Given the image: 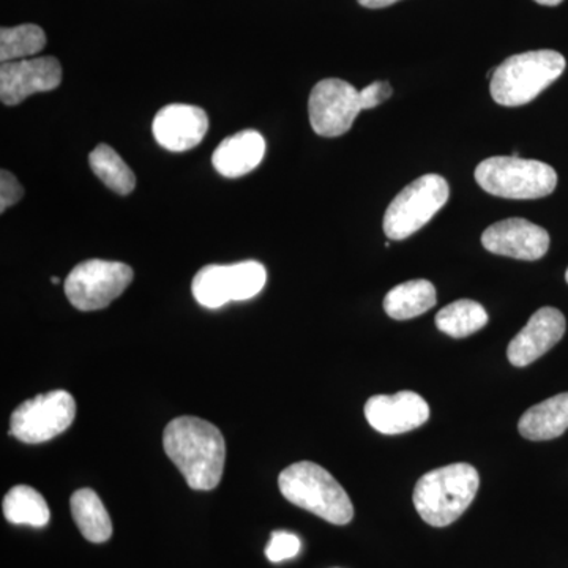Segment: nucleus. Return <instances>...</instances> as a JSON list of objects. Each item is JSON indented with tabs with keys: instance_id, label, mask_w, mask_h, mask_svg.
<instances>
[{
	"instance_id": "obj_1",
	"label": "nucleus",
	"mask_w": 568,
	"mask_h": 568,
	"mask_svg": "<svg viewBox=\"0 0 568 568\" xmlns=\"http://www.w3.org/2000/svg\"><path fill=\"white\" fill-rule=\"evenodd\" d=\"M168 458L196 491H212L223 477L226 444L222 432L200 417L174 418L163 433Z\"/></svg>"
},
{
	"instance_id": "obj_2",
	"label": "nucleus",
	"mask_w": 568,
	"mask_h": 568,
	"mask_svg": "<svg viewBox=\"0 0 568 568\" xmlns=\"http://www.w3.org/2000/svg\"><path fill=\"white\" fill-rule=\"evenodd\" d=\"M480 476L474 466L457 463L425 474L414 489V506L426 525L446 528L476 499Z\"/></svg>"
},
{
	"instance_id": "obj_3",
	"label": "nucleus",
	"mask_w": 568,
	"mask_h": 568,
	"mask_svg": "<svg viewBox=\"0 0 568 568\" xmlns=\"http://www.w3.org/2000/svg\"><path fill=\"white\" fill-rule=\"evenodd\" d=\"M566 58L558 51L540 50L511 55L489 73V92L503 106L532 102L566 70Z\"/></svg>"
},
{
	"instance_id": "obj_4",
	"label": "nucleus",
	"mask_w": 568,
	"mask_h": 568,
	"mask_svg": "<svg viewBox=\"0 0 568 568\" xmlns=\"http://www.w3.org/2000/svg\"><path fill=\"white\" fill-rule=\"evenodd\" d=\"M278 487L291 504L324 521L336 526L353 521L354 506L345 488L316 463L301 462L286 467L280 474Z\"/></svg>"
},
{
	"instance_id": "obj_5",
	"label": "nucleus",
	"mask_w": 568,
	"mask_h": 568,
	"mask_svg": "<svg viewBox=\"0 0 568 568\" xmlns=\"http://www.w3.org/2000/svg\"><path fill=\"white\" fill-rule=\"evenodd\" d=\"M474 175L485 192L504 200H540L558 185L555 168L514 155L484 160Z\"/></svg>"
},
{
	"instance_id": "obj_6",
	"label": "nucleus",
	"mask_w": 568,
	"mask_h": 568,
	"mask_svg": "<svg viewBox=\"0 0 568 568\" xmlns=\"http://www.w3.org/2000/svg\"><path fill=\"white\" fill-rule=\"evenodd\" d=\"M450 196L443 175L425 174L409 183L388 205L384 215V233L392 241H405L429 223Z\"/></svg>"
},
{
	"instance_id": "obj_7",
	"label": "nucleus",
	"mask_w": 568,
	"mask_h": 568,
	"mask_svg": "<svg viewBox=\"0 0 568 568\" xmlns=\"http://www.w3.org/2000/svg\"><path fill=\"white\" fill-rule=\"evenodd\" d=\"M267 272L257 261L233 265L211 264L194 275L193 297L205 308H220L230 302L250 301L264 290Z\"/></svg>"
},
{
	"instance_id": "obj_8",
	"label": "nucleus",
	"mask_w": 568,
	"mask_h": 568,
	"mask_svg": "<svg viewBox=\"0 0 568 568\" xmlns=\"http://www.w3.org/2000/svg\"><path fill=\"white\" fill-rule=\"evenodd\" d=\"M133 268L115 261L91 260L78 264L65 280L70 304L81 312L106 308L133 282Z\"/></svg>"
},
{
	"instance_id": "obj_9",
	"label": "nucleus",
	"mask_w": 568,
	"mask_h": 568,
	"mask_svg": "<svg viewBox=\"0 0 568 568\" xmlns=\"http://www.w3.org/2000/svg\"><path fill=\"white\" fill-rule=\"evenodd\" d=\"M77 417V402L65 390H52L28 399L14 409L9 435L24 444L54 439L70 428Z\"/></svg>"
},
{
	"instance_id": "obj_10",
	"label": "nucleus",
	"mask_w": 568,
	"mask_h": 568,
	"mask_svg": "<svg viewBox=\"0 0 568 568\" xmlns=\"http://www.w3.org/2000/svg\"><path fill=\"white\" fill-rule=\"evenodd\" d=\"M361 108V92L343 80L317 82L310 93V123L320 136L338 138L353 129Z\"/></svg>"
},
{
	"instance_id": "obj_11",
	"label": "nucleus",
	"mask_w": 568,
	"mask_h": 568,
	"mask_svg": "<svg viewBox=\"0 0 568 568\" xmlns=\"http://www.w3.org/2000/svg\"><path fill=\"white\" fill-rule=\"evenodd\" d=\"M61 82V62L51 55L3 62L0 65V100L7 106H14L33 93L54 91Z\"/></svg>"
},
{
	"instance_id": "obj_12",
	"label": "nucleus",
	"mask_w": 568,
	"mask_h": 568,
	"mask_svg": "<svg viewBox=\"0 0 568 568\" xmlns=\"http://www.w3.org/2000/svg\"><path fill=\"white\" fill-rule=\"evenodd\" d=\"M481 244L489 253L519 261H537L547 254V230L525 219H508L491 224L481 235Z\"/></svg>"
},
{
	"instance_id": "obj_13",
	"label": "nucleus",
	"mask_w": 568,
	"mask_h": 568,
	"mask_svg": "<svg viewBox=\"0 0 568 568\" xmlns=\"http://www.w3.org/2000/svg\"><path fill=\"white\" fill-rule=\"evenodd\" d=\"M365 417L383 435H403L428 422L429 406L416 392L376 395L366 402Z\"/></svg>"
},
{
	"instance_id": "obj_14",
	"label": "nucleus",
	"mask_w": 568,
	"mask_h": 568,
	"mask_svg": "<svg viewBox=\"0 0 568 568\" xmlns=\"http://www.w3.org/2000/svg\"><path fill=\"white\" fill-rule=\"evenodd\" d=\"M566 316L558 308L545 306L538 310L508 345V362L518 368L534 364L537 358L558 345L566 334Z\"/></svg>"
},
{
	"instance_id": "obj_15",
	"label": "nucleus",
	"mask_w": 568,
	"mask_h": 568,
	"mask_svg": "<svg viewBox=\"0 0 568 568\" xmlns=\"http://www.w3.org/2000/svg\"><path fill=\"white\" fill-rule=\"evenodd\" d=\"M153 136L163 149L186 152L204 140L209 118L203 108L175 103L164 106L153 119Z\"/></svg>"
},
{
	"instance_id": "obj_16",
	"label": "nucleus",
	"mask_w": 568,
	"mask_h": 568,
	"mask_svg": "<svg viewBox=\"0 0 568 568\" xmlns=\"http://www.w3.org/2000/svg\"><path fill=\"white\" fill-rule=\"evenodd\" d=\"M265 141L263 134L254 130L235 133L226 138L215 149L212 155V164L216 173L223 178H242L252 173L263 162Z\"/></svg>"
},
{
	"instance_id": "obj_17",
	"label": "nucleus",
	"mask_w": 568,
	"mask_h": 568,
	"mask_svg": "<svg viewBox=\"0 0 568 568\" xmlns=\"http://www.w3.org/2000/svg\"><path fill=\"white\" fill-rule=\"evenodd\" d=\"M519 435L529 440H551L568 429V392L530 407L518 422Z\"/></svg>"
},
{
	"instance_id": "obj_18",
	"label": "nucleus",
	"mask_w": 568,
	"mask_h": 568,
	"mask_svg": "<svg viewBox=\"0 0 568 568\" xmlns=\"http://www.w3.org/2000/svg\"><path fill=\"white\" fill-rule=\"evenodd\" d=\"M71 515L85 540L104 544L112 536L110 514L91 488L78 489L70 499Z\"/></svg>"
},
{
	"instance_id": "obj_19",
	"label": "nucleus",
	"mask_w": 568,
	"mask_h": 568,
	"mask_svg": "<svg viewBox=\"0 0 568 568\" xmlns=\"http://www.w3.org/2000/svg\"><path fill=\"white\" fill-rule=\"evenodd\" d=\"M435 284L428 280H413L398 284L384 298V310L392 320L406 321L424 315L436 305Z\"/></svg>"
},
{
	"instance_id": "obj_20",
	"label": "nucleus",
	"mask_w": 568,
	"mask_h": 568,
	"mask_svg": "<svg viewBox=\"0 0 568 568\" xmlns=\"http://www.w3.org/2000/svg\"><path fill=\"white\" fill-rule=\"evenodd\" d=\"M3 517L11 525H29L44 528L50 523L51 514L47 500L37 489L28 485L11 488L3 497Z\"/></svg>"
},
{
	"instance_id": "obj_21",
	"label": "nucleus",
	"mask_w": 568,
	"mask_h": 568,
	"mask_svg": "<svg viewBox=\"0 0 568 568\" xmlns=\"http://www.w3.org/2000/svg\"><path fill=\"white\" fill-rule=\"evenodd\" d=\"M436 325L440 332L452 336V338H466L476 334L488 324L489 317L487 310L478 302L463 301L444 306L436 315Z\"/></svg>"
},
{
	"instance_id": "obj_22",
	"label": "nucleus",
	"mask_w": 568,
	"mask_h": 568,
	"mask_svg": "<svg viewBox=\"0 0 568 568\" xmlns=\"http://www.w3.org/2000/svg\"><path fill=\"white\" fill-rule=\"evenodd\" d=\"M89 164H91L93 174L111 189L112 192L126 196L133 192L136 186V178L130 170L129 164L123 162L111 145L100 144L89 155Z\"/></svg>"
},
{
	"instance_id": "obj_23",
	"label": "nucleus",
	"mask_w": 568,
	"mask_h": 568,
	"mask_svg": "<svg viewBox=\"0 0 568 568\" xmlns=\"http://www.w3.org/2000/svg\"><path fill=\"white\" fill-rule=\"evenodd\" d=\"M47 47L43 29L36 24H22L18 28H2L0 31V61H24L39 54Z\"/></svg>"
},
{
	"instance_id": "obj_24",
	"label": "nucleus",
	"mask_w": 568,
	"mask_h": 568,
	"mask_svg": "<svg viewBox=\"0 0 568 568\" xmlns=\"http://www.w3.org/2000/svg\"><path fill=\"white\" fill-rule=\"evenodd\" d=\"M301 538L284 530H276L265 547V556L271 562H283V560L295 558L301 552Z\"/></svg>"
},
{
	"instance_id": "obj_25",
	"label": "nucleus",
	"mask_w": 568,
	"mask_h": 568,
	"mask_svg": "<svg viewBox=\"0 0 568 568\" xmlns=\"http://www.w3.org/2000/svg\"><path fill=\"white\" fill-rule=\"evenodd\" d=\"M24 196V189L10 171L0 173V212H6L11 205L20 203Z\"/></svg>"
},
{
	"instance_id": "obj_26",
	"label": "nucleus",
	"mask_w": 568,
	"mask_h": 568,
	"mask_svg": "<svg viewBox=\"0 0 568 568\" xmlns=\"http://www.w3.org/2000/svg\"><path fill=\"white\" fill-rule=\"evenodd\" d=\"M392 97V88L388 82L376 81L373 84L366 85L364 91H361V108L362 111L372 110V108L379 106L381 103Z\"/></svg>"
},
{
	"instance_id": "obj_27",
	"label": "nucleus",
	"mask_w": 568,
	"mask_h": 568,
	"mask_svg": "<svg viewBox=\"0 0 568 568\" xmlns=\"http://www.w3.org/2000/svg\"><path fill=\"white\" fill-rule=\"evenodd\" d=\"M365 9H384V7L394 6L399 0H357Z\"/></svg>"
},
{
	"instance_id": "obj_28",
	"label": "nucleus",
	"mask_w": 568,
	"mask_h": 568,
	"mask_svg": "<svg viewBox=\"0 0 568 568\" xmlns=\"http://www.w3.org/2000/svg\"><path fill=\"white\" fill-rule=\"evenodd\" d=\"M536 2L545 7H556L559 6V3H562L564 0H536Z\"/></svg>"
},
{
	"instance_id": "obj_29",
	"label": "nucleus",
	"mask_w": 568,
	"mask_h": 568,
	"mask_svg": "<svg viewBox=\"0 0 568 568\" xmlns=\"http://www.w3.org/2000/svg\"><path fill=\"white\" fill-rule=\"evenodd\" d=\"M51 283L52 284H59V283H61V280H59L58 276H52Z\"/></svg>"
},
{
	"instance_id": "obj_30",
	"label": "nucleus",
	"mask_w": 568,
	"mask_h": 568,
	"mask_svg": "<svg viewBox=\"0 0 568 568\" xmlns=\"http://www.w3.org/2000/svg\"><path fill=\"white\" fill-rule=\"evenodd\" d=\"M566 280H567V283H568V268H567V272H566Z\"/></svg>"
}]
</instances>
